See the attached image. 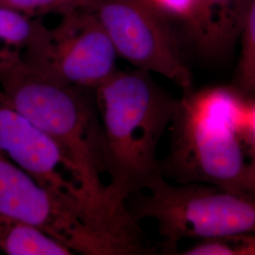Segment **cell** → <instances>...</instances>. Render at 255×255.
Here are the masks:
<instances>
[{
  "mask_svg": "<svg viewBox=\"0 0 255 255\" xmlns=\"http://www.w3.org/2000/svg\"><path fill=\"white\" fill-rule=\"evenodd\" d=\"M183 255H255V232L201 239Z\"/></svg>",
  "mask_w": 255,
  "mask_h": 255,
  "instance_id": "obj_13",
  "label": "cell"
},
{
  "mask_svg": "<svg viewBox=\"0 0 255 255\" xmlns=\"http://www.w3.org/2000/svg\"><path fill=\"white\" fill-rule=\"evenodd\" d=\"M0 213L44 231L75 254L117 255L82 209L47 190L1 152Z\"/></svg>",
  "mask_w": 255,
  "mask_h": 255,
  "instance_id": "obj_5",
  "label": "cell"
},
{
  "mask_svg": "<svg viewBox=\"0 0 255 255\" xmlns=\"http://www.w3.org/2000/svg\"><path fill=\"white\" fill-rule=\"evenodd\" d=\"M146 190L131 196L132 204L128 208L138 222L154 221L166 251L176 250L186 238L201 240L255 232V198L208 184L173 185L163 175Z\"/></svg>",
  "mask_w": 255,
  "mask_h": 255,
  "instance_id": "obj_4",
  "label": "cell"
},
{
  "mask_svg": "<svg viewBox=\"0 0 255 255\" xmlns=\"http://www.w3.org/2000/svg\"><path fill=\"white\" fill-rule=\"evenodd\" d=\"M89 8L122 57L138 69L159 74L185 92L192 74L162 14L145 0H91Z\"/></svg>",
  "mask_w": 255,
  "mask_h": 255,
  "instance_id": "obj_6",
  "label": "cell"
},
{
  "mask_svg": "<svg viewBox=\"0 0 255 255\" xmlns=\"http://www.w3.org/2000/svg\"><path fill=\"white\" fill-rule=\"evenodd\" d=\"M0 85L9 101L61 146L101 226L120 241L134 238L138 222L128 209L113 202L108 184L102 180L107 174L104 139L90 90L27 68L0 76Z\"/></svg>",
  "mask_w": 255,
  "mask_h": 255,
  "instance_id": "obj_1",
  "label": "cell"
},
{
  "mask_svg": "<svg viewBox=\"0 0 255 255\" xmlns=\"http://www.w3.org/2000/svg\"><path fill=\"white\" fill-rule=\"evenodd\" d=\"M251 0H191L182 22L195 47L208 57L225 54L241 35Z\"/></svg>",
  "mask_w": 255,
  "mask_h": 255,
  "instance_id": "obj_9",
  "label": "cell"
},
{
  "mask_svg": "<svg viewBox=\"0 0 255 255\" xmlns=\"http://www.w3.org/2000/svg\"><path fill=\"white\" fill-rule=\"evenodd\" d=\"M243 133L249 137L251 145H255V102L248 105L245 128Z\"/></svg>",
  "mask_w": 255,
  "mask_h": 255,
  "instance_id": "obj_16",
  "label": "cell"
},
{
  "mask_svg": "<svg viewBox=\"0 0 255 255\" xmlns=\"http://www.w3.org/2000/svg\"><path fill=\"white\" fill-rule=\"evenodd\" d=\"M101 117L113 202L128 209V199L163 175L157 148L178 108L175 100L138 69L117 70L94 90Z\"/></svg>",
  "mask_w": 255,
  "mask_h": 255,
  "instance_id": "obj_2",
  "label": "cell"
},
{
  "mask_svg": "<svg viewBox=\"0 0 255 255\" xmlns=\"http://www.w3.org/2000/svg\"><path fill=\"white\" fill-rule=\"evenodd\" d=\"M91 0H0V5L14 9L28 17L64 14L89 7Z\"/></svg>",
  "mask_w": 255,
  "mask_h": 255,
  "instance_id": "obj_14",
  "label": "cell"
},
{
  "mask_svg": "<svg viewBox=\"0 0 255 255\" xmlns=\"http://www.w3.org/2000/svg\"><path fill=\"white\" fill-rule=\"evenodd\" d=\"M161 14L165 13L176 18L185 20L190 6L191 0H145Z\"/></svg>",
  "mask_w": 255,
  "mask_h": 255,
  "instance_id": "obj_15",
  "label": "cell"
},
{
  "mask_svg": "<svg viewBox=\"0 0 255 255\" xmlns=\"http://www.w3.org/2000/svg\"><path fill=\"white\" fill-rule=\"evenodd\" d=\"M0 251L9 255L74 254L44 231L3 213H0Z\"/></svg>",
  "mask_w": 255,
  "mask_h": 255,
  "instance_id": "obj_11",
  "label": "cell"
},
{
  "mask_svg": "<svg viewBox=\"0 0 255 255\" xmlns=\"http://www.w3.org/2000/svg\"><path fill=\"white\" fill-rule=\"evenodd\" d=\"M0 152L49 191L82 209L99 229L73 164L52 137L0 90Z\"/></svg>",
  "mask_w": 255,
  "mask_h": 255,
  "instance_id": "obj_8",
  "label": "cell"
},
{
  "mask_svg": "<svg viewBox=\"0 0 255 255\" xmlns=\"http://www.w3.org/2000/svg\"><path fill=\"white\" fill-rule=\"evenodd\" d=\"M44 26L0 5V76L32 65Z\"/></svg>",
  "mask_w": 255,
  "mask_h": 255,
  "instance_id": "obj_10",
  "label": "cell"
},
{
  "mask_svg": "<svg viewBox=\"0 0 255 255\" xmlns=\"http://www.w3.org/2000/svg\"><path fill=\"white\" fill-rule=\"evenodd\" d=\"M118 57L106 30L87 7L61 16L54 27L45 26L35 61L28 69L95 90L118 70Z\"/></svg>",
  "mask_w": 255,
  "mask_h": 255,
  "instance_id": "obj_7",
  "label": "cell"
},
{
  "mask_svg": "<svg viewBox=\"0 0 255 255\" xmlns=\"http://www.w3.org/2000/svg\"><path fill=\"white\" fill-rule=\"evenodd\" d=\"M251 146H252V161L250 164L255 177V145H251Z\"/></svg>",
  "mask_w": 255,
  "mask_h": 255,
  "instance_id": "obj_17",
  "label": "cell"
},
{
  "mask_svg": "<svg viewBox=\"0 0 255 255\" xmlns=\"http://www.w3.org/2000/svg\"><path fill=\"white\" fill-rule=\"evenodd\" d=\"M241 36L242 49L237 68V89L245 95H252L255 93V0H251Z\"/></svg>",
  "mask_w": 255,
  "mask_h": 255,
  "instance_id": "obj_12",
  "label": "cell"
},
{
  "mask_svg": "<svg viewBox=\"0 0 255 255\" xmlns=\"http://www.w3.org/2000/svg\"><path fill=\"white\" fill-rule=\"evenodd\" d=\"M248 103L235 90L212 87L185 92L169 129L165 169L179 183H201L255 198V177L238 136Z\"/></svg>",
  "mask_w": 255,
  "mask_h": 255,
  "instance_id": "obj_3",
  "label": "cell"
}]
</instances>
